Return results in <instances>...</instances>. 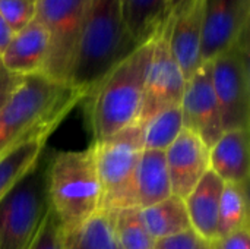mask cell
<instances>
[{
  "label": "cell",
  "mask_w": 250,
  "mask_h": 249,
  "mask_svg": "<svg viewBox=\"0 0 250 249\" xmlns=\"http://www.w3.org/2000/svg\"><path fill=\"white\" fill-rule=\"evenodd\" d=\"M97 172L103 191L101 210L114 211L136 205V167L144 151L141 125L92 141Z\"/></svg>",
  "instance_id": "cell-6"
},
{
  "label": "cell",
  "mask_w": 250,
  "mask_h": 249,
  "mask_svg": "<svg viewBox=\"0 0 250 249\" xmlns=\"http://www.w3.org/2000/svg\"><path fill=\"white\" fill-rule=\"evenodd\" d=\"M209 245L214 249H250L249 227L233 232L224 238H218Z\"/></svg>",
  "instance_id": "cell-28"
},
{
  "label": "cell",
  "mask_w": 250,
  "mask_h": 249,
  "mask_svg": "<svg viewBox=\"0 0 250 249\" xmlns=\"http://www.w3.org/2000/svg\"><path fill=\"white\" fill-rule=\"evenodd\" d=\"M168 26L170 13L152 37V56L146 73L138 123H144L146 119L164 109L180 106L185 92L186 78L171 53Z\"/></svg>",
  "instance_id": "cell-9"
},
{
  "label": "cell",
  "mask_w": 250,
  "mask_h": 249,
  "mask_svg": "<svg viewBox=\"0 0 250 249\" xmlns=\"http://www.w3.org/2000/svg\"><path fill=\"white\" fill-rule=\"evenodd\" d=\"M207 0H183L170 12L168 43L186 81L204 65L202 32Z\"/></svg>",
  "instance_id": "cell-12"
},
{
  "label": "cell",
  "mask_w": 250,
  "mask_h": 249,
  "mask_svg": "<svg viewBox=\"0 0 250 249\" xmlns=\"http://www.w3.org/2000/svg\"><path fill=\"white\" fill-rule=\"evenodd\" d=\"M12 37H13V31L10 29V26L7 25V22L4 21V18L0 13V57L4 53L6 47L9 45Z\"/></svg>",
  "instance_id": "cell-30"
},
{
  "label": "cell",
  "mask_w": 250,
  "mask_h": 249,
  "mask_svg": "<svg viewBox=\"0 0 250 249\" xmlns=\"http://www.w3.org/2000/svg\"><path fill=\"white\" fill-rule=\"evenodd\" d=\"M152 45V38L141 44L130 56L117 65L89 95L92 141L108 138L138 123Z\"/></svg>",
  "instance_id": "cell-3"
},
{
  "label": "cell",
  "mask_w": 250,
  "mask_h": 249,
  "mask_svg": "<svg viewBox=\"0 0 250 249\" xmlns=\"http://www.w3.org/2000/svg\"><path fill=\"white\" fill-rule=\"evenodd\" d=\"M141 125L144 150L166 151L183 131V117L180 106L164 109Z\"/></svg>",
  "instance_id": "cell-22"
},
{
  "label": "cell",
  "mask_w": 250,
  "mask_h": 249,
  "mask_svg": "<svg viewBox=\"0 0 250 249\" xmlns=\"http://www.w3.org/2000/svg\"><path fill=\"white\" fill-rule=\"evenodd\" d=\"M89 0H37L35 19L48 37V51L42 73L66 82L73 66Z\"/></svg>",
  "instance_id": "cell-7"
},
{
  "label": "cell",
  "mask_w": 250,
  "mask_h": 249,
  "mask_svg": "<svg viewBox=\"0 0 250 249\" xmlns=\"http://www.w3.org/2000/svg\"><path fill=\"white\" fill-rule=\"evenodd\" d=\"M138 47L123 19L120 0H89L67 84L89 97Z\"/></svg>",
  "instance_id": "cell-2"
},
{
  "label": "cell",
  "mask_w": 250,
  "mask_h": 249,
  "mask_svg": "<svg viewBox=\"0 0 250 249\" xmlns=\"http://www.w3.org/2000/svg\"><path fill=\"white\" fill-rule=\"evenodd\" d=\"M245 227H249L246 186L224 183L220 198V208H218L217 239L224 238Z\"/></svg>",
  "instance_id": "cell-24"
},
{
  "label": "cell",
  "mask_w": 250,
  "mask_h": 249,
  "mask_svg": "<svg viewBox=\"0 0 250 249\" xmlns=\"http://www.w3.org/2000/svg\"><path fill=\"white\" fill-rule=\"evenodd\" d=\"M34 1H37V0H34Z\"/></svg>",
  "instance_id": "cell-33"
},
{
  "label": "cell",
  "mask_w": 250,
  "mask_h": 249,
  "mask_svg": "<svg viewBox=\"0 0 250 249\" xmlns=\"http://www.w3.org/2000/svg\"><path fill=\"white\" fill-rule=\"evenodd\" d=\"M108 213L120 249H152L155 239L144 223L141 208L127 207Z\"/></svg>",
  "instance_id": "cell-23"
},
{
  "label": "cell",
  "mask_w": 250,
  "mask_h": 249,
  "mask_svg": "<svg viewBox=\"0 0 250 249\" xmlns=\"http://www.w3.org/2000/svg\"><path fill=\"white\" fill-rule=\"evenodd\" d=\"M35 10L34 0H0V13L13 34L35 19Z\"/></svg>",
  "instance_id": "cell-25"
},
{
  "label": "cell",
  "mask_w": 250,
  "mask_h": 249,
  "mask_svg": "<svg viewBox=\"0 0 250 249\" xmlns=\"http://www.w3.org/2000/svg\"><path fill=\"white\" fill-rule=\"evenodd\" d=\"M48 200L64 235L85 225L101 210L103 191L92 145L60 151L48 163Z\"/></svg>",
  "instance_id": "cell-4"
},
{
  "label": "cell",
  "mask_w": 250,
  "mask_h": 249,
  "mask_svg": "<svg viewBox=\"0 0 250 249\" xmlns=\"http://www.w3.org/2000/svg\"><path fill=\"white\" fill-rule=\"evenodd\" d=\"M209 65L223 131L249 129V41L223 51Z\"/></svg>",
  "instance_id": "cell-8"
},
{
  "label": "cell",
  "mask_w": 250,
  "mask_h": 249,
  "mask_svg": "<svg viewBox=\"0 0 250 249\" xmlns=\"http://www.w3.org/2000/svg\"><path fill=\"white\" fill-rule=\"evenodd\" d=\"M224 182L209 169L183 200L192 230L207 244L217 239L218 208Z\"/></svg>",
  "instance_id": "cell-15"
},
{
  "label": "cell",
  "mask_w": 250,
  "mask_h": 249,
  "mask_svg": "<svg viewBox=\"0 0 250 249\" xmlns=\"http://www.w3.org/2000/svg\"><path fill=\"white\" fill-rule=\"evenodd\" d=\"M207 249H214V248H212L211 245H208V247H207Z\"/></svg>",
  "instance_id": "cell-32"
},
{
  "label": "cell",
  "mask_w": 250,
  "mask_h": 249,
  "mask_svg": "<svg viewBox=\"0 0 250 249\" xmlns=\"http://www.w3.org/2000/svg\"><path fill=\"white\" fill-rule=\"evenodd\" d=\"M45 142L47 139H34L0 156V200L38 161L45 150Z\"/></svg>",
  "instance_id": "cell-20"
},
{
  "label": "cell",
  "mask_w": 250,
  "mask_h": 249,
  "mask_svg": "<svg viewBox=\"0 0 250 249\" xmlns=\"http://www.w3.org/2000/svg\"><path fill=\"white\" fill-rule=\"evenodd\" d=\"M209 169L224 182L246 186L249 181V129L224 131L209 148Z\"/></svg>",
  "instance_id": "cell-16"
},
{
  "label": "cell",
  "mask_w": 250,
  "mask_h": 249,
  "mask_svg": "<svg viewBox=\"0 0 250 249\" xmlns=\"http://www.w3.org/2000/svg\"><path fill=\"white\" fill-rule=\"evenodd\" d=\"M44 150L38 161L0 200V249H29L48 210V163Z\"/></svg>",
  "instance_id": "cell-5"
},
{
  "label": "cell",
  "mask_w": 250,
  "mask_h": 249,
  "mask_svg": "<svg viewBox=\"0 0 250 249\" xmlns=\"http://www.w3.org/2000/svg\"><path fill=\"white\" fill-rule=\"evenodd\" d=\"M180 109L183 128L196 134L204 144L211 148L224 131L211 79L209 62H204V65L186 81Z\"/></svg>",
  "instance_id": "cell-11"
},
{
  "label": "cell",
  "mask_w": 250,
  "mask_h": 249,
  "mask_svg": "<svg viewBox=\"0 0 250 249\" xmlns=\"http://www.w3.org/2000/svg\"><path fill=\"white\" fill-rule=\"evenodd\" d=\"M250 0H207L202 62H211L236 44L249 41Z\"/></svg>",
  "instance_id": "cell-10"
},
{
  "label": "cell",
  "mask_w": 250,
  "mask_h": 249,
  "mask_svg": "<svg viewBox=\"0 0 250 249\" xmlns=\"http://www.w3.org/2000/svg\"><path fill=\"white\" fill-rule=\"evenodd\" d=\"M64 249H120L108 211L100 210L85 225L64 235Z\"/></svg>",
  "instance_id": "cell-21"
},
{
  "label": "cell",
  "mask_w": 250,
  "mask_h": 249,
  "mask_svg": "<svg viewBox=\"0 0 250 249\" xmlns=\"http://www.w3.org/2000/svg\"><path fill=\"white\" fill-rule=\"evenodd\" d=\"M182 1H183V0H170V12H171L174 7H177Z\"/></svg>",
  "instance_id": "cell-31"
},
{
  "label": "cell",
  "mask_w": 250,
  "mask_h": 249,
  "mask_svg": "<svg viewBox=\"0 0 250 249\" xmlns=\"http://www.w3.org/2000/svg\"><path fill=\"white\" fill-rule=\"evenodd\" d=\"M19 81H21V76L7 72L0 63V110L9 100L10 94L19 84Z\"/></svg>",
  "instance_id": "cell-29"
},
{
  "label": "cell",
  "mask_w": 250,
  "mask_h": 249,
  "mask_svg": "<svg viewBox=\"0 0 250 249\" xmlns=\"http://www.w3.org/2000/svg\"><path fill=\"white\" fill-rule=\"evenodd\" d=\"M171 194L166 151L144 150L136 167V205L144 210L167 200Z\"/></svg>",
  "instance_id": "cell-17"
},
{
  "label": "cell",
  "mask_w": 250,
  "mask_h": 249,
  "mask_svg": "<svg viewBox=\"0 0 250 249\" xmlns=\"http://www.w3.org/2000/svg\"><path fill=\"white\" fill-rule=\"evenodd\" d=\"M171 194L186 198L209 170V148L189 129H185L166 150Z\"/></svg>",
  "instance_id": "cell-13"
},
{
  "label": "cell",
  "mask_w": 250,
  "mask_h": 249,
  "mask_svg": "<svg viewBox=\"0 0 250 249\" xmlns=\"http://www.w3.org/2000/svg\"><path fill=\"white\" fill-rule=\"evenodd\" d=\"M209 244L204 242L192 229L183 233L157 239L152 249H207Z\"/></svg>",
  "instance_id": "cell-27"
},
{
  "label": "cell",
  "mask_w": 250,
  "mask_h": 249,
  "mask_svg": "<svg viewBox=\"0 0 250 249\" xmlns=\"http://www.w3.org/2000/svg\"><path fill=\"white\" fill-rule=\"evenodd\" d=\"M29 249H64V230L51 207Z\"/></svg>",
  "instance_id": "cell-26"
},
{
  "label": "cell",
  "mask_w": 250,
  "mask_h": 249,
  "mask_svg": "<svg viewBox=\"0 0 250 249\" xmlns=\"http://www.w3.org/2000/svg\"><path fill=\"white\" fill-rule=\"evenodd\" d=\"M126 26L141 45L149 41L170 13V0H120Z\"/></svg>",
  "instance_id": "cell-18"
},
{
  "label": "cell",
  "mask_w": 250,
  "mask_h": 249,
  "mask_svg": "<svg viewBox=\"0 0 250 249\" xmlns=\"http://www.w3.org/2000/svg\"><path fill=\"white\" fill-rule=\"evenodd\" d=\"M85 98L81 90L44 73L21 76L0 110V156L21 144L47 139Z\"/></svg>",
  "instance_id": "cell-1"
},
{
  "label": "cell",
  "mask_w": 250,
  "mask_h": 249,
  "mask_svg": "<svg viewBox=\"0 0 250 249\" xmlns=\"http://www.w3.org/2000/svg\"><path fill=\"white\" fill-rule=\"evenodd\" d=\"M149 235L157 241L190 230V220L183 198L170 195L167 200L141 210Z\"/></svg>",
  "instance_id": "cell-19"
},
{
  "label": "cell",
  "mask_w": 250,
  "mask_h": 249,
  "mask_svg": "<svg viewBox=\"0 0 250 249\" xmlns=\"http://www.w3.org/2000/svg\"><path fill=\"white\" fill-rule=\"evenodd\" d=\"M48 51V37L44 26L31 21L21 31L15 32L9 45L0 57L3 68L18 76L42 73Z\"/></svg>",
  "instance_id": "cell-14"
}]
</instances>
